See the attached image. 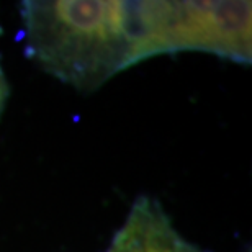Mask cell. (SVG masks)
I'll return each mask as SVG.
<instances>
[{"mask_svg":"<svg viewBox=\"0 0 252 252\" xmlns=\"http://www.w3.org/2000/svg\"><path fill=\"white\" fill-rule=\"evenodd\" d=\"M27 53L49 74L94 90L151 56L198 51L196 2H23Z\"/></svg>","mask_w":252,"mask_h":252,"instance_id":"6da1fadb","label":"cell"},{"mask_svg":"<svg viewBox=\"0 0 252 252\" xmlns=\"http://www.w3.org/2000/svg\"><path fill=\"white\" fill-rule=\"evenodd\" d=\"M107 252H208L185 241L158 201L139 196Z\"/></svg>","mask_w":252,"mask_h":252,"instance_id":"7a4b0ae2","label":"cell"},{"mask_svg":"<svg viewBox=\"0 0 252 252\" xmlns=\"http://www.w3.org/2000/svg\"><path fill=\"white\" fill-rule=\"evenodd\" d=\"M7 97H8V84H7V79H5V74L2 70V65H0V113H2V110L5 107Z\"/></svg>","mask_w":252,"mask_h":252,"instance_id":"3957f363","label":"cell"}]
</instances>
